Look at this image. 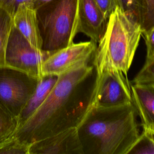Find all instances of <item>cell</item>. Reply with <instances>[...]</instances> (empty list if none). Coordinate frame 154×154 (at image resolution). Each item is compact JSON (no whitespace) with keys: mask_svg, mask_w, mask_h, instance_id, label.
Listing matches in <instances>:
<instances>
[{"mask_svg":"<svg viewBox=\"0 0 154 154\" xmlns=\"http://www.w3.org/2000/svg\"><path fill=\"white\" fill-rule=\"evenodd\" d=\"M154 154V137L151 132L143 129L138 139L128 154Z\"/></svg>","mask_w":154,"mask_h":154,"instance_id":"cell-17","label":"cell"},{"mask_svg":"<svg viewBox=\"0 0 154 154\" xmlns=\"http://www.w3.org/2000/svg\"><path fill=\"white\" fill-rule=\"evenodd\" d=\"M29 154H84L77 128L32 143Z\"/></svg>","mask_w":154,"mask_h":154,"instance_id":"cell-9","label":"cell"},{"mask_svg":"<svg viewBox=\"0 0 154 154\" xmlns=\"http://www.w3.org/2000/svg\"><path fill=\"white\" fill-rule=\"evenodd\" d=\"M13 25V16L0 8V66H5V51Z\"/></svg>","mask_w":154,"mask_h":154,"instance_id":"cell-14","label":"cell"},{"mask_svg":"<svg viewBox=\"0 0 154 154\" xmlns=\"http://www.w3.org/2000/svg\"><path fill=\"white\" fill-rule=\"evenodd\" d=\"M31 144L11 135L0 141V154H29Z\"/></svg>","mask_w":154,"mask_h":154,"instance_id":"cell-16","label":"cell"},{"mask_svg":"<svg viewBox=\"0 0 154 154\" xmlns=\"http://www.w3.org/2000/svg\"><path fill=\"white\" fill-rule=\"evenodd\" d=\"M131 91L143 129H147L154 124V82L133 83Z\"/></svg>","mask_w":154,"mask_h":154,"instance_id":"cell-12","label":"cell"},{"mask_svg":"<svg viewBox=\"0 0 154 154\" xmlns=\"http://www.w3.org/2000/svg\"><path fill=\"white\" fill-rule=\"evenodd\" d=\"M57 79L58 76L54 75H45L39 79L34 92L17 117L18 126L25 122L42 105L55 84Z\"/></svg>","mask_w":154,"mask_h":154,"instance_id":"cell-13","label":"cell"},{"mask_svg":"<svg viewBox=\"0 0 154 154\" xmlns=\"http://www.w3.org/2000/svg\"><path fill=\"white\" fill-rule=\"evenodd\" d=\"M31 0H0V8L7 11L13 16L18 6L25 2H30Z\"/></svg>","mask_w":154,"mask_h":154,"instance_id":"cell-22","label":"cell"},{"mask_svg":"<svg viewBox=\"0 0 154 154\" xmlns=\"http://www.w3.org/2000/svg\"><path fill=\"white\" fill-rule=\"evenodd\" d=\"M146 47V60L154 57V26L149 31L142 34Z\"/></svg>","mask_w":154,"mask_h":154,"instance_id":"cell-21","label":"cell"},{"mask_svg":"<svg viewBox=\"0 0 154 154\" xmlns=\"http://www.w3.org/2000/svg\"><path fill=\"white\" fill-rule=\"evenodd\" d=\"M105 17L108 19L111 13L118 6L117 0H94Z\"/></svg>","mask_w":154,"mask_h":154,"instance_id":"cell-23","label":"cell"},{"mask_svg":"<svg viewBox=\"0 0 154 154\" xmlns=\"http://www.w3.org/2000/svg\"><path fill=\"white\" fill-rule=\"evenodd\" d=\"M133 103L112 107L91 106L77 127L84 154H128L140 127Z\"/></svg>","mask_w":154,"mask_h":154,"instance_id":"cell-2","label":"cell"},{"mask_svg":"<svg viewBox=\"0 0 154 154\" xmlns=\"http://www.w3.org/2000/svg\"><path fill=\"white\" fill-rule=\"evenodd\" d=\"M132 102L128 75L116 69L96 72L91 106L112 107Z\"/></svg>","mask_w":154,"mask_h":154,"instance_id":"cell-7","label":"cell"},{"mask_svg":"<svg viewBox=\"0 0 154 154\" xmlns=\"http://www.w3.org/2000/svg\"><path fill=\"white\" fill-rule=\"evenodd\" d=\"M17 126V118L0 100V141L13 135Z\"/></svg>","mask_w":154,"mask_h":154,"instance_id":"cell-15","label":"cell"},{"mask_svg":"<svg viewBox=\"0 0 154 154\" xmlns=\"http://www.w3.org/2000/svg\"><path fill=\"white\" fill-rule=\"evenodd\" d=\"M96 47L97 43L90 40L72 43L51 53L43 63L42 75L58 76L78 64L90 62L93 60Z\"/></svg>","mask_w":154,"mask_h":154,"instance_id":"cell-8","label":"cell"},{"mask_svg":"<svg viewBox=\"0 0 154 154\" xmlns=\"http://www.w3.org/2000/svg\"><path fill=\"white\" fill-rule=\"evenodd\" d=\"M90 62L58 76L48 97L13 135L32 143L68 129L77 128L90 110L96 72Z\"/></svg>","mask_w":154,"mask_h":154,"instance_id":"cell-1","label":"cell"},{"mask_svg":"<svg viewBox=\"0 0 154 154\" xmlns=\"http://www.w3.org/2000/svg\"><path fill=\"white\" fill-rule=\"evenodd\" d=\"M107 20L94 0H78V32L85 34L97 43Z\"/></svg>","mask_w":154,"mask_h":154,"instance_id":"cell-10","label":"cell"},{"mask_svg":"<svg viewBox=\"0 0 154 154\" xmlns=\"http://www.w3.org/2000/svg\"><path fill=\"white\" fill-rule=\"evenodd\" d=\"M142 33L140 24L117 6L97 42L92 60L96 72L116 69L128 75Z\"/></svg>","mask_w":154,"mask_h":154,"instance_id":"cell-3","label":"cell"},{"mask_svg":"<svg viewBox=\"0 0 154 154\" xmlns=\"http://www.w3.org/2000/svg\"><path fill=\"white\" fill-rule=\"evenodd\" d=\"M50 54L33 48L13 25L5 51V66L40 79L43 76V63Z\"/></svg>","mask_w":154,"mask_h":154,"instance_id":"cell-6","label":"cell"},{"mask_svg":"<svg viewBox=\"0 0 154 154\" xmlns=\"http://www.w3.org/2000/svg\"><path fill=\"white\" fill-rule=\"evenodd\" d=\"M38 80L19 70L0 66V100L17 118L34 92Z\"/></svg>","mask_w":154,"mask_h":154,"instance_id":"cell-5","label":"cell"},{"mask_svg":"<svg viewBox=\"0 0 154 154\" xmlns=\"http://www.w3.org/2000/svg\"><path fill=\"white\" fill-rule=\"evenodd\" d=\"M139 24L142 34L149 31L154 26V0H142Z\"/></svg>","mask_w":154,"mask_h":154,"instance_id":"cell-18","label":"cell"},{"mask_svg":"<svg viewBox=\"0 0 154 154\" xmlns=\"http://www.w3.org/2000/svg\"><path fill=\"white\" fill-rule=\"evenodd\" d=\"M147 129V130H148V131H149L150 132H151V134L153 135V137H154V124H153L152 125H151L149 128H147V129Z\"/></svg>","mask_w":154,"mask_h":154,"instance_id":"cell-25","label":"cell"},{"mask_svg":"<svg viewBox=\"0 0 154 154\" xmlns=\"http://www.w3.org/2000/svg\"><path fill=\"white\" fill-rule=\"evenodd\" d=\"M132 82H154V57L145 61L143 67L135 76Z\"/></svg>","mask_w":154,"mask_h":154,"instance_id":"cell-20","label":"cell"},{"mask_svg":"<svg viewBox=\"0 0 154 154\" xmlns=\"http://www.w3.org/2000/svg\"><path fill=\"white\" fill-rule=\"evenodd\" d=\"M52 1V0H31L29 3H31L32 7L37 11Z\"/></svg>","mask_w":154,"mask_h":154,"instance_id":"cell-24","label":"cell"},{"mask_svg":"<svg viewBox=\"0 0 154 154\" xmlns=\"http://www.w3.org/2000/svg\"><path fill=\"white\" fill-rule=\"evenodd\" d=\"M13 22L14 26L33 48L42 50L37 11L31 3H22L18 6L13 16Z\"/></svg>","mask_w":154,"mask_h":154,"instance_id":"cell-11","label":"cell"},{"mask_svg":"<svg viewBox=\"0 0 154 154\" xmlns=\"http://www.w3.org/2000/svg\"><path fill=\"white\" fill-rule=\"evenodd\" d=\"M78 0H52L37 10L42 49L50 54L73 43Z\"/></svg>","mask_w":154,"mask_h":154,"instance_id":"cell-4","label":"cell"},{"mask_svg":"<svg viewBox=\"0 0 154 154\" xmlns=\"http://www.w3.org/2000/svg\"><path fill=\"white\" fill-rule=\"evenodd\" d=\"M117 2L127 16L139 23L142 0H117Z\"/></svg>","mask_w":154,"mask_h":154,"instance_id":"cell-19","label":"cell"}]
</instances>
